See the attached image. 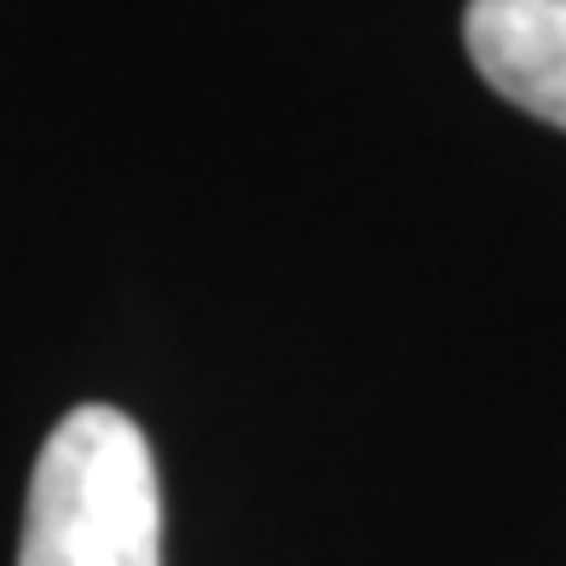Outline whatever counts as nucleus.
Listing matches in <instances>:
<instances>
[{
  "mask_svg": "<svg viewBox=\"0 0 566 566\" xmlns=\"http://www.w3.org/2000/svg\"><path fill=\"white\" fill-rule=\"evenodd\" d=\"M18 566H163V480L116 405H75L46 433Z\"/></svg>",
  "mask_w": 566,
  "mask_h": 566,
  "instance_id": "nucleus-1",
  "label": "nucleus"
},
{
  "mask_svg": "<svg viewBox=\"0 0 566 566\" xmlns=\"http://www.w3.org/2000/svg\"><path fill=\"white\" fill-rule=\"evenodd\" d=\"M462 41L509 105L566 127V0H469Z\"/></svg>",
  "mask_w": 566,
  "mask_h": 566,
  "instance_id": "nucleus-2",
  "label": "nucleus"
}]
</instances>
